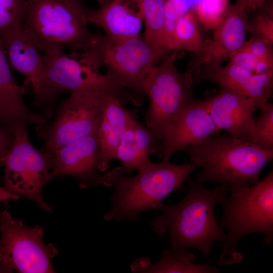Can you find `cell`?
Returning a JSON list of instances; mask_svg holds the SVG:
<instances>
[{
  "label": "cell",
  "instance_id": "cell-1",
  "mask_svg": "<svg viewBox=\"0 0 273 273\" xmlns=\"http://www.w3.org/2000/svg\"><path fill=\"white\" fill-rule=\"evenodd\" d=\"M187 180L189 190L185 197L173 205L162 203L158 207L162 214L153 220L151 226L160 237L168 233L172 248H194L208 255L213 243H221L225 237L215 216L214 208L229 189L221 184L210 190L189 177Z\"/></svg>",
  "mask_w": 273,
  "mask_h": 273
},
{
  "label": "cell",
  "instance_id": "cell-2",
  "mask_svg": "<svg viewBox=\"0 0 273 273\" xmlns=\"http://www.w3.org/2000/svg\"><path fill=\"white\" fill-rule=\"evenodd\" d=\"M229 189L219 201L222 212L219 226L226 231L220 243L221 254L217 264L238 263L243 256L238 245L245 236L260 233L264 243L270 245L273 240V171L262 180L250 185L229 183Z\"/></svg>",
  "mask_w": 273,
  "mask_h": 273
},
{
  "label": "cell",
  "instance_id": "cell-3",
  "mask_svg": "<svg viewBox=\"0 0 273 273\" xmlns=\"http://www.w3.org/2000/svg\"><path fill=\"white\" fill-rule=\"evenodd\" d=\"M200 168L194 162L177 165L169 160L151 162L133 177H127L123 167L108 173L110 186L114 187L111 208L104 215L107 220L133 221L141 212L158 208L163 200L178 190L194 170Z\"/></svg>",
  "mask_w": 273,
  "mask_h": 273
},
{
  "label": "cell",
  "instance_id": "cell-4",
  "mask_svg": "<svg viewBox=\"0 0 273 273\" xmlns=\"http://www.w3.org/2000/svg\"><path fill=\"white\" fill-rule=\"evenodd\" d=\"M186 151L191 161L202 168L196 175L200 183L256 184L262 169L273 158V149H263L247 139L227 134L210 135Z\"/></svg>",
  "mask_w": 273,
  "mask_h": 273
},
{
  "label": "cell",
  "instance_id": "cell-5",
  "mask_svg": "<svg viewBox=\"0 0 273 273\" xmlns=\"http://www.w3.org/2000/svg\"><path fill=\"white\" fill-rule=\"evenodd\" d=\"M86 17L62 0H27L22 30L28 38L44 54L86 51L101 35L87 28Z\"/></svg>",
  "mask_w": 273,
  "mask_h": 273
},
{
  "label": "cell",
  "instance_id": "cell-6",
  "mask_svg": "<svg viewBox=\"0 0 273 273\" xmlns=\"http://www.w3.org/2000/svg\"><path fill=\"white\" fill-rule=\"evenodd\" d=\"M168 53L153 67L142 86L150 100L147 127L156 145L194 99V69L189 66L180 73L175 64L177 51Z\"/></svg>",
  "mask_w": 273,
  "mask_h": 273
},
{
  "label": "cell",
  "instance_id": "cell-7",
  "mask_svg": "<svg viewBox=\"0 0 273 273\" xmlns=\"http://www.w3.org/2000/svg\"><path fill=\"white\" fill-rule=\"evenodd\" d=\"M79 53L95 70L105 67L106 74L115 83L139 95H144L143 82L160 59L144 35L126 38L101 35L93 47Z\"/></svg>",
  "mask_w": 273,
  "mask_h": 273
},
{
  "label": "cell",
  "instance_id": "cell-8",
  "mask_svg": "<svg viewBox=\"0 0 273 273\" xmlns=\"http://www.w3.org/2000/svg\"><path fill=\"white\" fill-rule=\"evenodd\" d=\"M108 88L124 90L109 77L72 90L54 120L37 125L36 131L44 142L43 148L53 153L91 132L100 122L103 95Z\"/></svg>",
  "mask_w": 273,
  "mask_h": 273
},
{
  "label": "cell",
  "instance_id": "cell-9",
  "mask_svg": "<svg viewBox=\"0 0 273 273\" xmlns=\"http://www.w3.org/2000/svg\"><path fill=\"white\" fill-rule=\"evenodd\" d=\"M53 163V153L33 146L26 126L17 127L14 131L11 147L0 158V166L4 168V188L9 193L28 198L52 212V209L42 197V190L52 180Z\"/></svg>",
  "mask_w": 273,
  "mask_h": 273
},
{
  "label": "cell",
  "instance_id": "cell-10",
  "mask_svg": "<svg viewBox=\"0 0 273 273\" xmlns=\"http://www.w3.org/2000/svg\"><path fill=\"white\" fill-rule=\"evenodd\" d=\"M0 272H55L50 259L57 250L44 244L41 226H27L4 210L0 211Z\"/></svg>",
  "mask_w": 273,
  "mask_h": 273
},
{
  "label": "cell",
  "instance_id": "cell-11",
  "mask_svg": "<svg viewBox=\"0 0 273 273\" xmlns=\"http://www.w3.org/2000/svg\"><path fill=\"white\" fill-rule=\"evenodd\" d=\"M10 66L25 75L34 95L33 105L47 119L53 116V105L61 92L48 79L43 55L28 38L22 28L0 36Z\"/></svg>",
  "mask_w": 273,
  "mask_h": 273
},
{
  "label": "cell",
  "instance_id": "cell-12",
  "mask_svg": "<svg viewBox=\"0 0 273 273\" xmlns=\"http://www.w3.org/2000/svg\"><path fill=\"white\" fill-rule=\"evenodd\" d=\"M99 123L87 135L62 147L53 153L52 180L70 175L79 179L81 188L100 185L109 186L106 175L101 176L98 172Z\"/></svg>",
  "mask_w": 273,
  "mask_h": 273
},
{
  "label": "cell",
  "instance_id": "cell-13",
  "mask_svg": "<svg viewBox=\"0 0 273 273\" xmlns=\"http://www.w3.org/2000/svg\"><path fill=\"white\" fill-rule=\"evenodd\" d=\"M217 131L204 101L193 99L167 131L156 153L169 160L174 153L198 144Z\"/></svg>",
  "mask_w": 273,
  "mask_h": 273
},
{
  "label": "cell",
  "instance_id": "cell-14",
  "mask_svg": "<svg viewBox=\"0 0 273 273\" xmlns=\"http://www.w3.org/2000/svg\"><path fill=\"white\" fill-rule=\"evenodd\" d=\"M199 76L214 82L221 89L248 98L260 110L268 102L273 85V72L255 74L230 63L224 67L219 64L204 65Z\"/></svg>",
  "mask_w": 273,
  "mask_h": 273
},
{
  "label": "cell",
  "instance_id": "cell-15",
  "mask_svg": "<svg viewBox=\"0 0 273 273\" xmlns=\"http://www.w3.org/2000/svg\"><path fill=\"white\" fill-rule=\"evenodd\" d=\"M247 11L235 3L229 5L220 23L214 29L213 37L204 41L201 55L192 64L196 70L201 65L220 64L239 49L246 41L248 24Z\"/></svg>",
  "mask_w": 273,
  "mask_h": 273
},
{
  "label": "cell",
  "instance_id": "cell-16",
  "mask_svg": "<svg viewBox=\"0 0 273 273\" xmlns=\"http://www.w3.org/2000/svg\"><path fill=\"white\" fill-rule=\"evenodd\" d=\"M217 130L224 129L234 138L247 139L254 129L252 115L257 109L248 98L221 89L204 101Z\"/></svg>",
  "mask_w": 273,
  "mask_h": 273
},
{
  "label": "cell",
  "instance_id": "cell-17",
  "mask_svg": "<svg viewBox=\"0 0 273 273\" xmlns=\"http://www.w3.org/2000/svg\"><path fill=\"white\" fill-rule=\"evenodd\" d=\"M24 87L13 77L2 42L0 40V126L14 133L18 126L47 123V117L34 113L26 105Z\"/></svg>",
  "mask_w": 273,
  "mask_h": 273
},
{
  "label": "cell",
  "instance_id": "cell-18",
  "mask_svg": "<svg viewBox=\"0 0 273 273\" xmlns=\"http://www.w3.org/2000/svg\"><path fill=\"white\" fill-rule=\"evenodd\" d=\"M129 101L127 94L116 88H108L103 97L102 110L99 126L100 152L98 169L107 170L116 159L122 136L126 129L128 111L122 104Z\"/></svg>",
  "mask_w": 273,
  "mask_h": 273
},
{
  "label": "cell",
  "instance_id": "cell-19",
  "mask_svg": "<svg viewBox=\"0 0 273 273\" xmlns=\"http://www.w3.org/2000/svg\"><path fill=\"white\" fill-rule=\"evenodd\" d=\"M87 23L96 24L114 38H126L140 35L144 22L138 0H112L97 10H90Z\"/></svg>",
  "mask_w": 273,
  "mask_h": 273
},
{
  "label": "cell",
  "instance_id": "cell-20",
  "mask_svg": "<svg viewBox=\"0 0 273 273\" xmlns=\"http://www.w3.org/2000/svg\"><path fill=\"white\" fill-rule=\"evenodd\" d=\"M43 57L48 79L61 92L72 91L108 77L86 63L78 52L66 55L63 51L57 52L44 54Z\"/></svg>",
  "mask_w": 273,
  "mask_h": 273
},
{
  "label": "cell",
  "instance_id": "cell-21",
  "mask_svg": "<svg viewBox=\"0 0 273 273\" xmlns=\"http://www.w3.org/2000/svg\"><path fill=\"white\" fill-rule=\"evenodd\" d=\"M196 256L185 249H166L162 252L160 259L152 263L147 258L136 260L131 269L145 272L216 273L220 269L210 265V263H196Z\"/></svg>",
  "mask_w": 273,
  "mask_h": 273
},
{
  "label": "cell",
  "instance_id": "cell-22",
  "mask_svg": "<svg viewBox=\"0 0 273 273\" xmlns=\"http://www.w3.org/2000/svg\"><path fill=\"white\" fill-rule=\"evenodd\" d=\"M138 1L145 24L144 37L158 56L162 59L169 52L165 41L164 1Z\"/></svg>",
  "mask_w": 273,
  "mask_h": 273
},
{
  "label": "cell",
  "instance_id": "cell-23",
  "mask_svg": "<svg viewBox=\"0 0 273 273\" xmlns=\"http://www.w3.org/2000/svg\"><path fill=\"white\" fill-rule=\"evenodd\" d=\"M203 47L197 17L194 11H188L178 18L175 25L168 46L169 51H188L193 52L198 57Z\"/></svg>",
  "mask_w": 273,
  "mask_h": 273
},
{
  "label": "cell",
  "instance_id": "cell-24",
  "mask_svg": "<svg viewBox=\"0 0 273 273\" xmlns=\"http://www.w3.org/2000/svg\"><path fill=\"white\" fill-rule=\"evenodd\" d=\"M131 115L128 112L126 129L118 146L116 159L121 161L123 168L129 172L142 169L151 161L149 155L143 153L135 141L131 123Z\"/></svg>",
  "mask_w": 273,
  "mask_h": 273
},
{
  "label": "cell",
  "instance_id": "cell-25",
  "mask_svg": "<svg viewBox=\"0 0 273 273\" xmlns=\"http://www.w3.org/2000/svg\"><path fill=\"white\" fill-rule=\"evenodd\" d=\"M27 0H0V36L22 28Z\"/></svg>",
  "mask_w": 273,
  "mask_h": 273
},
{
  "label": "cell",
  "instance_id": "cell-26",
  "mask_svg": "<svg viewBox=\"0 0 273 273\" xmlns=\"http://www.w3.org/2000/svg\"><path fill=\"white\" fill-rule=\"evenodd\" d=\"M255 121L254 129L247 140L262 149H273V105L267 102Z\"/></svg>",
  "mask_w": 273,
  "mask_h": 273
},
{
  "label": "cell",
  "instance_id": "cell-27",
  "mask_svg": "<svg viewBox=\"0 0 273 273\" xmlns=\"http://www.w3.org/2000/svg\"><path fill=\"white\" fill-rule=\"evenodd\" d=\"M229 6L228 0H201L194 12L204 27L214 29L222 20Z\"/></svg>",
  "mask_w": 273,
  "mask_h": 273
},
{
  "label": "cell",
  "instance_id": "cell-28",
  "mask_svg": "<svg viewBox=\"0 0 273 273\" xmlns=\"http://www.w3.org/2000/svg\"><path fill=\"white\" fill-rule=\"evenodd\" d=\"M229 63L243 67L253 73L273 72V60L260 59L241 48L229 57Z\"/></svg>",
  "mask_w": 273,
  "mask_h": 273
},
{
  "label": "cell",
  "instance_id": "cell-29",
  "mask_svg": "<svg viewBox=\"0 0 273 273\" xmlns=\"http://www.w3.org/2000/svg\"><path fill=\"white\" fill-rule=\"evenodd\" d=\"M247 31L249 32L251 37L261 39L272 46V8H270L267 12L258 13L251 22H248Z\"/></svg>",
  "mask_w": 273,
  "mask_h": 273
},
{
  "label": "cell",
  "instance_id": "cell-30",
  "mask_svg": "<svg viewBox=\"0 0 273 273\" xmlns=\"http://www.w3.org/2000/svg\"><path fill=\"white\" fill-rule=\"evenodd\" d=\"M165 15V41L168 52V46L172 33L178 18L191 11L185 0H164Z\"/></svg>",
  "mask_w": 273,
  "mask_h": 273
},
{
  "label": "cell",
  "instance_id": "cell-31",
  "mask_svg": "<svg viewBox=\"0 0 273 273\" xmlns=\"http://www.w3.org/2000/svg\"><path fill=\"white\" fill-rule=\"evenodd\" d=\"M240 48L258 59L273 60L272 46L261 39L250 37Z\"/></svg>",
  "mask_w": 273,
  "mask_h": 273
},
{
  "label": "cell",
  "instance_id": "cell-32",
  "mask_svg": "<svg viewBox=\"0 0 273 273\" xmlns=\"http://www.w3.org/2000/svg\"><path fill=\"white\" fill-rule=\"evenodd\" d=\"M14 139V133L0 127V158L11 147Z\"/></svg>",
  "mask_w": 273,
  "mask_h": 273
},
{
  "label": "cell",
  "instance_id": "cell-33",
  "mask_svg": "<svg viewBox=\"0 0 273 273\" xmlns=\"http://www.w3.org/2000/svg\"><path fill=\"white\" fill-rule=\"evenodd\" d=\"M266 0H236V4L243 7L247 11H253L263 6Z\"/></svg>",
  "mask_w": 273,
  "mask_h": 273
},
{
  "label": "cell",
  "instance_id": "cell-34",
  "mask_svg": "<svg viewBox=\"0 0 273 273\" xmlns=\"http://www.w3.org/2000/svg\"><path fill=\"white\" fill-rule=\"evenodd\" d=\"M71 6L76 11L87 16L90 10L83 4L82 0H62Z\"/></svg>",
  "mask_w": 273,
  "mask_h": 273
},
{
  "label": "cell",
  "instance_id": "cell-35",
  "mask_svg": "<svg viewBox=\"0 0 273 273\" xmlns=\"http://www.w3.org/2000/svg\"><path fill=\"white\" fill-rule=\"evenodd\" d=\"M19 198H21V197L9 193L4 187L0 185V202L10 199L16 200Z\"/></svg>",
  "mask_w": 273,
  "mask_h": 273
},
{
  "label": "cell",
  "instance_id": "cell-36",
  "mask_svg": "<svg viewBox=\"0 0 273 273\" xmlns=\"http://www.w3.org/2000/svg\"><path fill=\"white\" fill-rule=\"evenodd\" d=\"M201 0H185L189 7L191 11H194L197 6Z\"/></svg>",
  "mask_w": 273,
  "mask_h": 273
}]
</instances>
